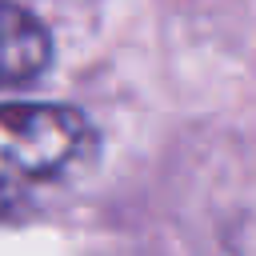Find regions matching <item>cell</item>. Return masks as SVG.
<instances>
[{"instance_id":"cell-1","label":"cell","mask_w":256,"mask_h":256,"mask_svg":"<svg viewBox=\"0 0 256 256\" xmlns=\"http://www.w3.org/2000/svg\"><path fill=\"white\" fill-rule=\"evenodd\" d=\"M92 124L68 104H0V216L24 208L92 156Z\"/></svg>"},{"instance_id":"cell-2","label":"cell","mask_w":256,"mask_h":256,"mask_svg":"<svg viewBox=\"0 0 256 256\" xmlns=\"http://www.w3.org/2000/svg\"><path fill=\"white\" fill-rule=\"evenodd\" d=\"M48 56H52V40L44 24L28 8L0 0V92L32 84L48 68Z\"/></svg>"}]
</instances>
